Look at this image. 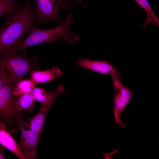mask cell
Listing matches in <instances>:
<instances>
[{"label": "cell", "mask_w": 159, "mask_h": 159, "mask_svg": "<svg viewBox=\"0 0 159 159\" xmlns=\"http://www.w3.org/2000/svg\"><path fill=\"white\" fill-rule=\"evenodd\" d=\"M0 26V56L16 48L34 26L35 13L31 0L14 14L6 16Z\"/></svg>", "instance_id": "1"}, {"label": "cell", "mask_w": 159, "mask_h": 159, "mask_svg": "<svg viewBox=\"0 0 159 159\" xmlns=\"http://www.w3.org/2000/svg\"><path fill=\"white\" fill-rule=\"evenodd\" d=\"M72 15L69 14L66 19L54 27L43 29L34 26L29 34L14 49L7 53H16L19 50H26L30 47L44 42L52 43L57 39L73 44L80 38L79 35L72 32L71 27L74 22L72 20Z\"/></svg>", "instance_id": "2"}, {"label": "cell", "mask_w": 159, "mask_h": 159, "mask_svg": "<svg viewBox=\"0 0 159 159\" xmlns=\"http://www.w3.org/2000/svg\"><path fill=\"white\" fill-rule=\"evenodd\" d=\"M39 57L30 58L25 53H6L0 56V74L3 78L15 87L28 73L39 70Z\"/></svg>", "instance_id": "3"}, {"label": "cell", "mask_w": 159, "mask_h": 159, "mask_svg": "<svg viewBox=\"0 0 159 159\" xmlns=\"http://www.w3.org/2000/svg\"><path fill=\"white\" fill-rule=\"evenodd\" d=\"M71 0H34L35 22L42 24L47 22L60 24L63 21L59 15L60 9L63 11L74 10Z\"/></svg>", "instance_id": "4"}, {"label": "cell", "mask_w": 159, "mask_h": 159, "mask_svg": "<svg viewBox=\"0 0 159 159\" xmlns=\"http://www.w3.org/2000/svg\"><path fill=\"white\" fill-rule=\"evenodd\" d=\"M3 79L0 90V120L7 127L13 121H16L18 117L24 115L19 112L16 106V96L14 92L15 87L8 81Z\"/></svg>", "instance_id": "5"}, {"label": "cell", "mask_w": 159, "mask_h": 159, "mask_svg": "<svg viewBox=\"0 0 159 159\" xmlns=\"http://www.w3.org/2000/svg\"><path fill=\"white\" fill-rule=\"evenodd\" d=\"M23 117H19L16 121L20 133L18 145L26 159H35L37 157V146L40 136L33 130L26 122L22 121Z\"/></svg>", "instance_id": "6"}, {"label": "cell", "mask_w": 159, "mask_h": 159, "mask_svg": "<svg viewBox=\"0 0 159 159\" xmlns=\"http://www.w3.org/2000/svg\"><path fill=\"white\" fill-rule=\"evenodd\" d=\"M112 79L115 93L113 112L115 123L124 128L125 125L120 119V116L126 106L133 98L134 92L124 85L119 77H113Z\"/></svg>", "instance_id": "7"}, {"label": "cell", "mask_w": 159, "mask_h": 159, "mask_svg": "<svg viewBox=\"0 0 159 159\" xmlns=\"http://www.w3.org/2000/svg\"><path fill=\"white\" fill-rule=\"evenodd\" d=\"M77 66L98 73L120 78L121 74L117 68L107 60H93L88 58H80L76 62Z\"/></svg>", "instance_id": "8"}, {"label": "cell", "mask_w": 159, "mask_h": 159, "mask_svg": "<svg viewBox=\"0 0 159 159\" xmlns=\"http://www.w3.org/2000/svg\"><path fill=\"white\" fill-rule=\"evenodd\" d=\"M58 96H55L45 103L41 104L38 113L34 116L29 117L26 121L30 128L40 136L46 116L55 100Z\"/></svg>", "instance_id": "9"}, {"label": "cell", "mask_w": 159, "mask_h": 159, "mask_svg": "<svg viewBox=\"0 0 159 159\" xmlns=\"http://www.w3.org/2000/svg\"><path fill=\"white\" fill-rule=\"evenodd\" d=\"M0 144L19 159H26L18 144L8 131L6 125L0 120Z\"/></svg>", "instance_id": "10"}, {"label": "cell", "mask_w": 159, "mask_h": 159, "mask_svg": "<svg viewBox=\"0 0 159 159\" xmlns=\"http://www.w3.org/2000/svg\"><path fill=\"white\" fill-rule=\"evenodd\" d=\"M63 75L62 72L57 67H53L44 70L34 69L30 72L31 78L35 84L49 82Z\"/></svg>", "instance_id": "11"}, {"label": "cell", "mask_w": 159, "mask_h": 159, "mask_svg": "<svg viewBox=\"0 0 159 159\" xmlns=\"http://www.w3.org/2000/svg\"><path fill=\"white\" fill-rule=\"evenodd\" d=\"M145 11L146 18L145 23L138 26L142 27L145 30L148 25L153 24L159 27V20L150 5L148 0H134Z\"/></svg>", "instance_id": "12"}, {"label": "cell", "mask_w": 159, "mask_h": 159, "mask_svg": "<svg viewBox=\"0 0 159 159\" xmlns=\"http://www.w3.org/2000/svg\"><path fill=\"white\" fill-rule=\"evenodd\" d=\"M34 100L31 93L21 95L16 100V106L20 112L26 113L32 112L35 106Z\"/></svg>", "instance_id": "13"}, {"label": "cell", "mask_w": 159, "mask_h": 159, "mask_svg": "<svg viewBox=\"0 0 159 159\" xmlns=\"http://www.w3.org/2000/svg\"><path fill=\"white\" fill-rule=\"evenodd\" d=\"M22 6L18 0H0V17L13 15Z\"/></svg>", "instance_id": "14"}, {"label": "cell", "mask_w": 159, "mask_h": 159, "mask_svg": "<svg viewBox=\"0 0 159 159\" xmlns=\"http://www.w3.org/2000/svg\"><path fill=\"white\" fill-rule=\"evenodd\" d=\"M35 84L31 78L23 79L20 81L15 87L14 94L16 97H18L23 94L31 93Z\"/></svg>", "instance_id": "15"}, {"label": "cell", "mask_w": 159, "mask_h": 159, "mask_svg": "<svg viewBox=\"0 0 159 159\" xmlns=\"http://www.w3.org/2000/svg\"><path fill=\"white\" fill-rule=\"evenodd\" d=\"M3 147V146H0V159L6 158L4 154V149Z\"/></svg>", "instance_id": "16"}, {"label": "cell", "mask_w": 159, "mask_h": 159, "mask_svg": "<svg viewBox=\"0 0 159 159\" xmlns=\"http://www.w3.org/2000/svg\"><path fill=\"white\" fill-rule=\"evenodd\" d=\"M73 2L76 1L80 4L82 7L84 8L87 7L86 5L84 3L83 0H71Z\"/></svg>", "instance_id": "17"}, {"label": "cell", "mask_w": 159, "mask_h": 159, "mask_svg": "<svg viewBox=\"0 0 159 159\" xmlns=\"http://www.w3.org/2000/svg\"><path fill=\"white\" fill-rule=\"evenodd\" d=\"M3 82V79L0 74V90L1 88Z\"/></svg>", "instance_id": "18"}]
</instances>
